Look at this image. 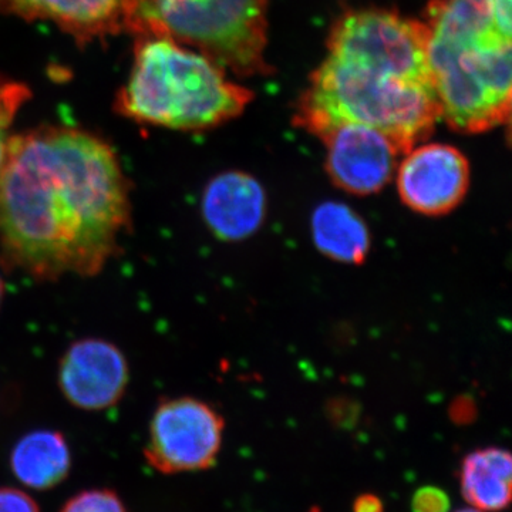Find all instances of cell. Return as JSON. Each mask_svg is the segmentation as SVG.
<instances>
[{
    "mask_svg": "<svg viewBox=\"0 0 512 512\" xmlns=\"http://www.w3.org/2000/svg\"><path fill=\"white\" fill-rule=\"evenodd\" d=\"M130 185L113 148L49 126L12 136L0 170V259L40 282L99 275L131 229Z\"/></svg>",
    "mask_w": 512,
    "mask_h": 512,
    "instance_id": "6da1fadb",
    "label": "cell"
},
{
    "mask_svg": "<svg viewBox=\"0 0 512 512\" xmlns=\"http://www.w3.org/2000/svg\"><path fill=\"white\" fill-rule=\"evenodd\" d=\"M440 119L429 63L376 50H328L296 110V124L316 137L339 123L366 124L402 154L424 143Z\"/></svg>",
    "mask_w": 512,
    "mask_h": 512,
    "instance_id": "7a4b0ae2",
    "label": "cell"
},
{
    "mask_svg": "<svg viewBox=\"0 0 512 512\" xmlns=\"http://www.w3.org/2000/svg\"><path fill=\"white\" fill-rule=\"evenodd\" d=\"M429 64L441 119L476 134L510 123L511 36L488 0H433L426 12Z\"/></svg>",
    "mask_w": 512,
    "mask_h": 512,
    "instance_id": "3957f363",
    "label": "cell"
},
{
    "mask_svg": "<svg viewBox=\"0 0 512 512\" xmlns=\"http://www.w3.org/2000/svg\"><path fill=\"white\" fill-rule=\"evenodd\" d=\"M251 99L210 57L167 37H138L116 110L138 123L197 131L235 119Z\"/></svg>",
    "mask_w": 512,
    "mask_h": 512,
    "instance_id": "277c9868",
    "label": "cell"
},
{
    "mask_svg": "<svg viewBox=\"0 0 512 512\" xmlns=\"http://www.w3.org/2000/svg\"><path fill=\"white\" fill-rule=\"evenodd\" d=\"M268 0H190L165 10L146 37H167L222 69L248 77L269 72Z\"/></svg>",
    "mask_w": 512,
    "mask_h": 512,
    "instance_id": "5b68a950",
    "label": "cell"
},
{
    "mask_svg": "<svg viewBox=\"0 0 512 512\" xmlns=\"http://www.w3.org/2000/svg\"><path fill=\"white\" fill-rule=\"evenodd\" d=\"M224 429L221 414L202 400H161L151 417L144 458L167 476L207 470L220 456Z\"/></svg>",
    "mask_w": 512,
    "mask_h": 512,
    "instance_id": "8992f818",
    "label": "cell"
},
{
    "mask_svg": "<svg viewBox=\"0 0 512 512\" xmlns=\"http://www.w3.org/2000/svg\"><path fill=\"white\" fill-rule=\"evenodd\" d=\"M397 164L400 200L426 217L456 210L470 187V164L458 148L448 144H417Z\"/></svg>",
    "mask_w": 512,
    "mask_h": 512,
    "instance_id": "52a82bcc",
    "label": "cell"
},
{
    "mask_svg": "<svg viewBox=\"0 0 512 512\" xmlns=\"http://www.w3.org/2000/svg\"><path fill=\"white\" fill-rule=\"evenodd\" d=\"M326 146V171L349 194H376L392 181L403 156L392 138L375 127L339 123L320 134Z\"/></svg>",
    "mask_w": 512,
    "mask_h": 512,
    "instance_id": "ba28073f",
    "label": "cell"
},
{
    "mask_svg": "<svg viewBox=\"0 0 512 512\" xmlns=\"http://www.w3.org/2000/svg\"><path fill=\"white\" fill-rule=\"evenodd\" d=\"M128 380L126 356L109 340H77L60 359V392L76 409L101 412L116 406L126 393Z\"/></svg>",
    "mask_w": 512,
    "mask_h": 512,
    "instance_id": "9c48e42d",
    "label": "cell"
},
{
    "mask_svg": "<svg viewBox=\"0 0 512 512\" xmlns=\"http://www.w3.org/2000/svg\"><path fill=\"white\" fill-rule=\"evenodd\" d=\"M205 225L221 241H242L254 235L266 215V194L252 175L225 171L205 187L201 202Z\"/></svg>",
    "mask_w": 512,
    "mask_h": 512,
    "instance_id": "30bf717a",
    "label": "cell"
},
{
    "mask_svg": "<svg viewBox=\"0 0 512 512\" xmlns=\"http://www.w3.org/2000/svg\"><path fill=\"white\" fill-rule=\"evenodd\" d=\"M0 13L50 20L80 43L123 32L121 0H0Z\"/></svg>",
    "mask_w": 512,
    "mask_h": 512,
    "instance_id": "8fae6325",
    "label": "cell"
},
{
    "mask_svg": "<svg viewBox=\"0 0 512 512\" xmlns=\"http://www.w3.org/2000/svg\"><path fill=\"white\" fill-rule=\"evenodd\" d=\"M13 476L32 490H52L72 468V454L62 433L35 430L25 434L10 454Z\"/></svg>",
    "mask_w": 512,
    "mask_h": 512,
    "instance_id": "7c38bea8",
    "label": "cell"
},
{
    "mask_svg": "<svg viewBox=\"0 0 512 512\" xmlns=\"http://www.w3.org/2000/svg\"><path fill=\"white\" fill-rule=\"evenodd\" d=\"M461 494L470 507L483 512L507 510L512 493L510 451L485 447L467 454L461 461Z\"/></svg>",
    "mask_w": 512,
    "mask_h": 512,
    "instance_id": "4fadbf2b",
    "label": "cell"
},
{
    "mask_svg": "<svg viewBox=\"0 0 512 512\" xmlns=\"http://www.w3.org/2000/svg\"><path fill=\"white\" fill-rule=\"evenodd\" d=\"M311 231L316 248L343 264H362L370 251L366 222L342 202H325L312 215Z\"/></svg>",
    "mask_w": 512,
    "mask_h": 512,
    "instance_id": "5bb4252c",
    "label": "cell"
},
{
    "mask_svg": "<svg viewBox=\"0 0 512 512\" xmlns=\"http://www.w3.org/2000/svg\"><path fill=\"white\" fill-rule=\"evenodd\" d=\"M30 97L32 92L25 83L0 76V170L8 154L13 121Z\"/></svg>",
    "mask_w": 512,
    "mask_h": 512,
    "instance_id": "9a60e30c",
    "label": "cell"
},
{
    "mask_svg": "<svg viewBox=\"0 0 512 512\" xmlns=\"http://www.w3.org/2000/svg\"><path fill=\"white\" fill-rule=\"evenodd\" d=\"M185 2L190 0H121L123 30L137 36V39L147 36L165 10Z\"/></svg>",
    "mask_w": 512,
    "mask_h": 512,
    "instance_id": "2e32d148",
    "label": "cell"
},
{
    "mask_svg": "<svg viewBox=\"0 0 512 512\" xmlns=\"http://www.w3.org/2000/svg\"><path fill=\"white\" fill-rule=\"evenodd\" d=\"M60 512H128L120 495L107 488H94L74 495Z\"/></svg>",
    "mask_w": 512,
    "mask_h": 512,
    "instance_id": "e0dca14e",
    "label": "cell"
},
{
    "mask_svg": "<svg viewBox=\"0 0 512 512\" xmlns=\"http://www.w3.org/2000/svg\"><path fill=\"white\" fill-rule=\"evenodd\" d=\"M451 501L446 491L434 485L421 487L413 494L412 512H450Z\"/></svg>",
    "mask_w": 512,
    "mask_h": 512,
    "instance_id": "ac0fdd59",
    "label": "cell"
},
{
    "mask_svg": "<svg viewBox=\"0 0 512 512\" xmlns=\"http://www.w3.org/2000/svg\"><path fill=\"white\" fill-rule=\"evenodd\" d=\"M0 512H40L39 505L25 491L0 487Z\"/></svg>",
    "mask_w": 512,
    "mask_h": 512,
    "instance_id": "d6986e66",
    "label": "cell"
},
{
    "mask_svg": "<svg viewBox=\"0 0 512 512\" xmlns=\"http://www.w3.org/2000/svg\"><path fill=\"white\" fill-rule=\"evenodd\" d=\"M497 25L503 30L505 35L511 36V0H488Z\"/></svg>",
    "mask_w": 512,
    "mask_h": 512,
    "instance_id": "ffe728a7",
    "label": "cell"
},
{
    "mask_svg": "<svg viewBox=\"0 0 512 512\" xmlns=\"http://www.w3.org/2000/svg\"><path fill=\"white\" fill-rule=\"evenodd\" d=\"M353 512H384L382 498L372 493L360 494L353 501Z\"/></svg>",
    "mask_w": 512,
    "mask_h": 512,
    "instance_id": "44dd1931",
    "label": "cell"
},
{
    "mask_svg": "<svg viewBox=\"0 0 512 512\" xmlns=\"http://www.w3.org/2000/svg\"><path fill=\"white\" fill-rule=\"evenodd\" d=\"M3 299H5V281L0 275V306H2Z\"/></svg>",
    "mask_w": 512,
    "mask_h": 512,
    "instance_id": "7402d4cb",
    "label": "cell"
},
{
    "mask_svg": "<svg viewBox=\"0 0 512 512\" xmlns=\"http://www.w3.org/2000/svg\"><path fill=\"white\" fill-rule=\"evenodd\" d=\"M456 512H483V511H478V510H476V508L468 507V508H463V510H458Z\"/></svg>",
    "mask_w": 512,
    "mask_h": 512,
    "instance_id": "603a6c76",
    "label": "cell"
}]
</instances>
